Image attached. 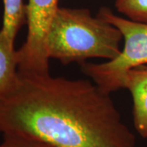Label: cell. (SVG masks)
<instances>
[{
	"instance_id": "obj_1",
	"label": "cell",
	"mask_w": 147,
	"mask_h": 147,
	"mask_svg": "<svg viewBox=\"0 0 147 147\" xmlns=\"http://www.w3.org/2000/svg\"><path fill=\"white\" fill-rule=\"evenodd\" d=\"M110 94L88 80L18 70L0 96V132L52 147H137Z\"/></svg>"
},
{
	"instance_id": "obj_2",
	"label": "cell",
	"mask_w": 147,
	"mask_h": 147,
	"mask_svg": "<svg viewBox=\"0 0 147 147\" xmlns=\"http://www.w3.org/2000/svg\"><path fill=\"white\" fill-rule=\"evenodd\" d=\"M121 32L86 8L59 7L47 32L48 57L64 65L84 62L89 58L108 61L121 52Z\"/></svg>"
},
{
	"instance_id": "obj_3",
	"label": "cell",
	"mask_w": 147,
	"mask_h": 147,
	"mask_svg": "<svg viewBox=\"0 0 147 147\" xmlns=\"http://www.w3.org/2000/svg\"><path fill=\"white\" fill-rule=\"evenodd\" d=\"M97 16L121 32L124 46L117 57L107 62H83L82 70L101 89L111 93L119 89L121 79L128 70L147 64V23L117 16L107 7L101 8Z\"/></svg>"
},
{
	"instance_id": "obj_4",
	"label": "cell",
	"mask_w": 147,
	"mask_h": 147,
	"mask_svg": "<svg viewBox=\"0 0 147 147\" xmlns=\"http://www.w3.org/2000/svg\"><path fill=\"white\" fill-rule=\"evenodd\" d=\"M59 0H28L26 7L28 32L26 42L18 49V70L33 74L49 73L46 47L47 34Z\"/></svg>"
},
{
	"instance_id": "obj_5",
	"label": "cell",
	"mask_w": 147,
	"mask_h": 147,
	"mask_svg": "<svg viewBox=\"0 0 147 147\" xmlns=\"http://www.w3.org/2000/svg\"><path fill=\"white\" fill-rule=\"evenodd\" d=\"M119 88H126L133 100V121L137 132L147 138V65L128 70L121 79Z\"/></svg>"
},
{
	"instance_id": "obj_6",
	"label": "cell",
	"mask_w": 147,
	"mask_h": 147,
	"mask_svg": "<svg viewBox=\"0 0 147 147\" xmlns=\"http://www.w3.org/2000/svg\"><path fill=\"white\" fill-rule=\"evenodd\" d=\"M18 51L15 42L0 30V96L14 84L18 74Z\"/></svg>"
},
{
	"instance_id": "obj_7",
	"label": "cell",
	"mask_w": 147,
	"mask_h": 147,
	"mask_svg": "<svg viewBox=\"0 0 147 147\" xmlns=\"http://www.w3.org/2000/svg\"><path fill=\"white\" fill-rule=\"evenodd\" d=\"M23 0H3V19L0 30L15 42L16 34L26 20Z\"/></svg>"
},
{
	"instance_id": "obj_8",
	"label": "cell",
	"mask_w": 147,
	"mask_h": 147,
	"mask_svg": "<svg viewBox=\"0 0 147 147\" xmlns=\"http://www.w3.org/2000/svg\"><path fill=\"white\" fill-rule=\"evenodd\" d=\"M115 7L127 18L147 23V0H116Z\"/></svg>"
},
{
	"instance_id": "obj_9",
	"label": "cell",
	"mask_w": 147,
	"mask_h": 147,
	"mask_svg": "<svg viewBox=\"0 0 147 147\" xmlns=\"http://www.w3.org/2000/svg\"><path fill=\"white\" fill-rule=\"evenodd\" d=\"M0 147H52L44 142L17 135H3Z\"/></svg>"
}]
</instances>
